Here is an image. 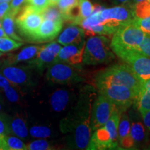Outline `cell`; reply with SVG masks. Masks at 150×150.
Masks as SVG:
<instances>
[{"label": "cell", "instance_id": "1", "mask_svg": "<svg viewBox=\"0 0 150 150\" xmlns=\"http://www.w3.org/2000/svg\"><path fill=\"white\" fill-rule=\"evenodd\" d=\"M146 33L134 21L118 28L114 33L110 46L113 53L122 57L125 54L138 48Z\"/></svg>", "mask_w": 150, "mask_h": 150}, {"label": "cell", "instance_id": "2", "mask_svg": "<svg viewBox=\"0 0 150 150\" xmlns=\"http://www.w3.org/2000/svg\"><path fill=\"white\" fill-rule=\"evenodd\" d=\"M96 86L100 84H117L127 86L139 93L142 83L127 64L115 65L99 72L95 77Z\"/></svg>", "mask_w": 150, "mask_h": 150}, {"label": "cell", "instance_id": "3", "mask_svg": "<svg viewBox=\"0 0 150 150\" xmlns=\"http://www.w3.org/2000/svg\"><path fill=\"white\" fill-rule=\"evenodd\" d=\"M110 43L109 40L103 35L89 38L85 45L83 63L86 65H95L112 61L115 56Z\"/></svg>", "mask_w": 150, "mask_h": 150}, {"label": "cell", "instance_id": "4", "mask_svg": "<svg viewBox=\"0 0 150 150\" xmlns=\"http://www.w3.org/2000/svg\"><path fill=\"white\" fill-rule=\"evenodd\" d=\"M101 95H104L121 112H125L134 103L138 93L127 86L117 84H100L96 86Z\"/></svg>", "mask_w": 150, "mask_h": 150}, {"label": "cell", "instance_id": "5", "mask_svg": "<svg viewBox=\"0 0 150 150\" xmlns=\"http://www.w3.org/2000/svg\"><path fill=\"white\" fill-rule=\"evenodd\" d=\"M47 78L52 83L63 85L76 84L83 80L74 65L59 62H55L48 67Z\"/></svg>", "mask_w": 150, "mask_h": 150}, {"label": "cell", "instance_id": "6", "mask_svg": "<svg viewBox=\"0 0 150 150\" xmlns=\"http://www.w3.org/2000/svg\"><path fill=\"white\" fill-rule=\"evenodd\" d=\"M21 10V13L16 18V25L22 34L31 38L43 21L42 14L29 4Z\"/></svg>", "mask_w": 150, "mask_h": 150}, {"label": "cell", "instance_id": "7", "mask_svg": "<svg viewBox=\"0 0 150 150\" xmlns=\"http://www.w3.org/2000/svg\"><path fill=\"white\" fill-rule=\"evenodd\" d=\"M102 23L110 27L118 29L121 26L131 23L136 20L131 6H117L100 11Z\"/></svg>", "mask_w": 150, "mask_h": 150}, {"label": "cell", "instance_id": "8", "mask_svg": "<svg viewBox=\"0 0 150 150\" xmlns=\"http://www.w3.org/2000/svg\"><path fill=\"white\" fill-rule=\"evenodd\" d=\"M116 107L110 99L99 95L93 103L91 108V127L92 131L104 126Z\"/></svg>", "mask_w": 150, "mask_h": 150}, {"label": "cell", "instance_id": "9", "mask_svg": "<svg viewBox=\"0 0 150 150\" xmlns=\"http://www.w3.org/2000/svg\"><path fill=\"white\" fill-rule=\"evenodd\" d=\"M141 81L150 79V57L138 50H133L121 58Z\"/></svg>", "mask_w": 150, "mask_h": 150}, {"label": "cell", "instance_id": "10", "mask_svg": "<svg viewBox=\"0 0 150 150\" xmlns=\"http://www.w3.org/2000/svg\"><path fill=\"white\" fill-rule=\"evenodd\" d=\"M61 46L59 42H52L42 46L36 56L29 62L30 65L36 67L38 70H43L46 67L54 63Z\"/></svg>", "mask_w": 150, "mask_h": 150}, {"label": "cell", "instance_id": "11", "mask_svg": "<svg viewBox=\"0 0 150 150\" xmlns=\"http://www.w3.org/2000/svg\"><path fill=\"white\" fill-rule=\"evenodd\" d=\"M86 42L83 45H69L62 47L56 56L55 62L79 65L83 63V57Z\"/></svg>", "mask_w": 150, "mask_h": 150}, {"label": "cell", "instance_id": "12", "mask_svg": "<svg viewBox=\"0 0 150 150\" xmlns=\"http://www.w3.org/2000/svg\"><path fill=\"white\" fill-rule=\"evenodd\" d=\"M63 27V21L43 20L31 40L34 42H47L54 40L61 32Z\"/></svg>", "mask_w": 150, "mask_h": 150}, {"label": "cell", "instance_id": "13", "mask_svg": "<svg viewBox=\"0 0 150 150\" xmlns=\"http://www.w3.org/2000/svg\"><path fill=\"white\" fill-rule=\"evenodd\" d=\"M117 146L112 142L109 132L104 126H103L95 131L86 149L103 150L117 149Z\"/></svg>", "mask_w": 150, "mask_h": 150}, {"label": "cell", "instance_id": "14", "mask_svg": "<svg viewBox=\"0 0 150 150\" xmlns=\"http://www.w3.org/2000/svg\"><path fill=\"white\" fill-rule=\"evenodd\" d=\"M85 34L82 28L76 24H71L59 35L57 42L62 45H83L85 43Z\"/></svg>", "mask_w": 150, "mask_h": 150}, {"label": "cell", "instance_id": "15", "mask_svg": "<svg viewBox=\"0 0 150 150\" xmlns=\"http://www.w3.org/2000/svg\"><path fill=\"white\" fill-rule=\"evenodd\" d=\"M1 74L15 87L26 84L29 81V74L24 67L13 66V65H4Z\"/></svg>", "mask_w": 150, "mask_h": 150}, {"label": "cell", "instance_id": "16", "mask_svg": "<svg viewBox=\"0 0 150 150\" xmlns=\"http://www.w3.org/2000/svg\"><path fill=\"white\" fill-rule=\"evenodd\" d=\"M42 46L31 45L22 49L17 54H11L4 62V65H15L16 63L30 61L36 56Z\"/></svg>", "mask_w": 150, "mask_h": 150}, {"label": "cell", "instance_id": "17", "mask_svg": "<svg viewBox=\"0 0 150 150\" xmlns=\"http://www.w3.org/2000/svg\"><path fill=\"white\" fill-rule=\"evenodd\" d=\"M70 95L67 91L63 89L56 90L50 97V105L54 111L62 112L67 108L70 102Z\"/></svg>", "mask_w": 150, "mask_h": 150}, {"label": "cell", "instance_id": "18", "mask_svg": "<svg viewBox=\"0 0 150 150\" xmlns=\"http://www.w3.org/2000/svg\"><path fill=\"white\" fill-rule=\"evenodd\" d=\"M17 15L9 10L1 20V27L6 35L11 38L22 42V39L16 32V18Z\"/></svg>", "mask_w": 150, "mask_h": 150}, {"label": "cell", "instance_id": "19", "mask_svg": "<svg viewBox=\"0 0 150 150\" xmlns=\"http://www.w3.org/2000/svg\"><path fill=\"white\" fill-rule=\"evenodd\" d=\"M10 133L15 136L21 138L25 139L27 138L28 129L26 124L25 120L22 116L16 115L12 120H10Z\"/></svg>", "mask_w": 150, "mask_h": 150}, {"label": "cell", "instance_id": "20", "mask_svg": "<svg viewBox=\"0 0 150 150\" xmlns=\"http://www.w3.org/2000/svg\"><path fill=\"white\" fill-rule=\"evenodd\" d=\"M122 112H121L117 108H115L113 111H112L111 115H110V117L108 118V120L104 125L105 128L107 129L108 132H109L112 142L118 147H119V144H118L117 138V128Z\"/></svg>", "mask_w": 150, "mask_h": 150}, {"label": "cell", "instance_id": "21", "mask_svg": "<svg viewBox=\"0 0 150 150\" xmlns=\"http://www.w3.org/2000/svg\"><path fill=\"white\" fill-rule=\"evenodd\" d=\"M136 103L137 108L142 115L150 110V90L146 89L142 86L137 96Z\"/></svg>", "mask_w": 150, "mask_h": 150}, {"label": "cell", "instance_id": "22", "mask_svg": "<svg viewBox=\"0 0 150 150\" xmlns=\"http://www.w3.org/2000/svg\"><path fill=\"white\" fill-rule=\"evenodd\" d=\"M130 134L134 140L136 145L145 141L147 138V132L145 126L140 122L132 123L131 125Z\"/></svg>", "mask_w": 150, "mask_h": 150}, {"label": "cell", "instance_id": "23", "mask_svg": "<svg viewBox=\"0 0 150 150\" xmlns=\"http://www.w3.org/2000/svg\"><path fill=\"white\" fill-rule=\"evenodd\" d=\"M131 6L136 19H143L150 16V0H143Z\"/></svg>", "mask_w": 150, "mask_h": 150}, {"label": "cell", "instance_id": "24", "mask_svg": "<svg viewBox=\"0 0 150 150\" xmlns=\"http://www.w3.org/2000/svg\"><path fill=\"white\" fill-rule=\"evenodd\" d=\"M10 120L6 115H0V150H6L5 137L11 134Z\"/></svg>", "mask_w": 150, "mask_h": 150}, {"label": "cell", "instance_id": "25", "mask_svg": "<svg viewBox=\"0 0 150 150\" xmlns=\"http://www.w3.org/2000/svg\"><path fill=\"white\" fill-rule=\"evenodd\" d=\"M22 45V42L17 41L8 36L0 38V51L4 53L15 51Z\"/></svg>", "mask_w": 150, "mask_h": 150}, {"label": "cell", "instance_id": "26", "mask_svg": "<svg viewBox=\"0 0 150 150\" xmlns=\"http://www.w3.org/2000/svg\"><path fill=\"white\" fill-rule=\"evenodd\" d=\"M131 122L129 116L122 112L121 114L120 119L119 125L117 128V138L118 141L122 138L126 136L127 135L130 134Z\"/></svg>", "mask_w": 150, "mask_h": 150}, {"label": "cell", "instance_id": "27", "mask_svg": "<svg viewBox=\"0 0 150 150\" xmlns=\"http://www.w3.org/2000/svg\"><path fill=\"white\" fill-rule=\"evenodd\" d=\"M43 20H51L54 21H63V16L57 6L49 5L41 12Z\"/></svg>", "mask_w": 150, "mask_h": 150}, {"label": "cell", "instance_id": "28", "mask_svg": "<svg viewBox=\"0 0 150 150\" xmlns=\"http://www.w3.org/2000/svg\"><path fill=\"white\" fill-rule=\"evenodd\" d=\"M5 143L6 150L27 149V145L24 143L21 138L10 136V134L5 137Z\"/></svg>", "mask_w": 150, "mask_h": 150}, {"label": "cell", "instance_id": "29", "mask_svg": "<svg viewBox=\"0 0 150 150\" xmlns=\"http://www.w3.org/2000/svg\"><path fill=\"white\" fill-rule=\"evenodd\" d=\"M79 8L81 20L91 16L94 11V6L89 0H79Z\"/></svg>", "mask_w": 150, "mask_h": 150}, {"label": "cell", "instance_id": "30", "mask_svg": "<svg viewBox=\"0 0 150 150\" xmlns=\"http://www.w3.org/2000/svg\"><path fill=\"white\" fill-rule=\"evenodd\" d=\"M30 135L38 138H48L52 134L50 128L45 126H33L30 129Z\"/></svg>", "mask_w": 150, "mask_h": 150}, {"label": "cell", "instance_id": "31", "mask_svg": "<svg viewBox=\"0 0 150 150\" xmlns=\"http://www.w3.org/2000/svg\"><path fill=\"white\" fill-rule=\"evenodd\" d=\"M79 4V0H59L57 7L61 11L63 19L72 8Z\"/></svg>", "mask_w": 150, "mask_h": 150}, {"label": "cell", "instance_id": "32", "mask_svg": "<svg viewBox=\"0 0 150 150\" xmlns=\"http://www.w3.org/2000/svg\"><path fill=\"white\" fill-rule=\"evenodd\" d=\"M54 149L53 146L44 139L34 140L27 145V149L29 150H51Z\"/></svg>", "mask_w": 150, "mask_h": 150}, {"label": "cell", "instance_id": "33", "mask_svg": "<svg viewBox=\"0 0 150 150\" xmlns=\"http://www.w3.org/2000/svg\"><path fill=\"white\" fill-rule=\"evenodd\" d=\"M14 88L15 86L11 85L3 88L6 97L11 102H17L19 99V95Z\"/></svg>", "mask_w": 150, "mask_h": 150}, {"label": "cell", "instance_id": "34", "mask_svg": "<svg viewBox=\"0 0 150 150\" xmlns=\"http://www.w3.org/2000/svg\"><path fill=\"white\" fill-rule=\"evenodd\" d=\"M27 4H29L36 10L42 11L50 5L49 0H27Z\"/></svg>", "mask_w": 150, "mask_h": 150}, {"label": "cell", "instance_id": "35", "mask_svg": "<svg viewBox=\"0 0 150 150\" xmlns=\"http://www.w3.org/2000/svg\"><path fill=\"white\" fill-rule=\"evenodd\" d=\"M138 50L142 54L150 57V35L145 34V36L144 37Z\"/></svg>", "mask_w": 150, "mask_h": 150}, {"label": "cell", "instance_id": "36", "mask_svg": "<svg viewBox=\"0 0 150 150\" xmlns=\"http://www.w3.org/2000/svg\"><path fill=\"white\" fill-rule=\"evenodd\" d=\"M134 22L146 34L150 35V16L143 19H136Z\"/></svg>", "mask_w": 150, "mask_h": 150}, {"label": "cell", "instance_id": "37", "mask_svg": "<svg viewBox=\"0 0 150 150\" xmlns=\"http://www.w3.org/2000/svg\"><path fill=\"white\" fill-rule=\"evenodd\" d=\"M118 144L124 149H134L136 147V143H135L134 140L133 139L132 136L130 134L127 135L124 138H122L118 141Z\"/></svg>", "mask_w": 150, "mask_h": 150}, {"label": "cell", "instance_id": "38", "mask_svg": "<svg viewBox=\"0 0 150 150\" xmlns=\"http://www.w3.org/2000/svg\"><path fill=\"white\" fill-rule=\"evenodd\" d=\"M27 2V0H11L10 3V11L18 16L23 5Z\"/></svg>", "mask_w": 150, "mask_h": 150}, {"label": "cell", "instance_id": "39", "mask_svg": "<svg viewBox=\"0 0 150 150\" xmlns=\"http://www.w3.org/2000/svg\"><path fill=\"white\" fill-rule=\"evenodd\" d=\"M10 10V4L9 2L0 3V20H2L4 16Z\"/></svg>", "mask_w": 150, "mask_h": 150}, {"label": "cell", "instance_id": "40", "mask_svg": "<svg viewBox=\"0 0 150 150\" xmlns=\"http://www.w3.org/2000/svg\"><path fill=\"white\" fill-rule=\"evenodd\" d=\"M11 85H12V84L9 82V81L2 74L0 73V88L3 89L4 88L7 87V86H11Z\"/></svg>", "mask_w": 150, "mask_h": 150}, {"label": "cell", "instance_id": "41", "mask_svg": "<svg viewBox=\"0 0 150 150\" xmlns=\"http://www.w3.org/2000/svg\"><path fill=\"white\" fill-rule=\"evenodd\" d=\"M142 116V120H143L144 125H145V127L150 131V110L146 112L145 113H144Z\"/></svg>", "mask_w": 150, "mask_h": 150}, {"label": "cell", "instance_id": "42", "mask_svg": "<svg viewBox=\"0 0 150 150\" xmlns=\"http://www.w3.org/2000/svg\"><path fill=\"white\" fill-rule=\"evenodd\" d=\"M142 86L143 88H145L146 89L150 90V79L147 81H145L142 82Z\"/></svg>", "mask_w": 150, "mask_h": 150}, {"label": "cell", "instance_id": "43", "mask_svg": "<svg viewBox=\"0 0 150 150\" xmlns=\"http://www.w3.org/2000/svg\"><path fill=\"white\" fill-rule=\"evenodd\" d=\"M131 0H113L114 4H126L127 2H129Z\"/></svg>", "mask_w": 150, "mask_h": 150}, {"label": "cell", "instance_id": "44", "mask_svg": "<svg viewBox=\"0 0 150 150\" xmlns=\"http://www.w3.org/2000/svg\"><path fill=\"white\" fill-rule=\"evenodd\" d=\"M59 0H49V3H50V5L51 6H55L57 4Z\"/></svg>", "mask_w": 150, "mask_h": 150}, {"label": "cell", "instance_id": "45", "mask_svg": "<svg viewBox=\"0 0 150 150\" xmlns=\"http://www.w3.org/2000/svg\"><path fill=\"white\" fill-rule=\"evenodd\" d=\"M5 36H6V35L2 27H0V38L5 37Z\"/></svg>", "mask_w": 150, "mask_h": 150}, {"label": "cell", "instance_id": "46", "mask_svg": "<svg viewBox=\"0 0 150 150\" xmlns=\"http://www.w3.org/2000/svg\"><path fill=\"white\" fill-rule=\"evenodd\" d=\"M143 1V0H131V5H134L136 3H138L139 2V1Z\"/></svg>", "mask_w": 150, "mask_h": 150}, {"label": "cell", "instance_id": "47", "mask_svg": "<svg viewBox=\"0 0 150 150\" xmlns=\"http://www.w3.org/2000/svg\"><path fill=\"white\" fill-rule=\"evenodd\" d=\"M11 1V0H0V3H3V2H9L10 3Z\"/></svg>", "mask_w": 150, "mask_h": 150}, {"label": "cell", "instance_id": "48", "mask_svg": "<svg viewBox=\"0 0 150 150\" xmlns=\"http://www.w3.org/2000/svg\"><path fill=\"white\" fill-rule=\"evenodd\" d=\"M3 55H4V52H2L0 51V58H1V56H2Z\"/></svg>", "mask_w": 150, "mask_h": 150}, {"label": "cell", "instance_id": "49", "mask_svg": "<svg viewBox=\"0 0 150 150\" xmlns=\"http://www.w3.org/2000/svg\"><path fill=\"white\" fill-rule=\"evenodd\" d=\"M1 23H2L1 22V20H0V27H1Z\"/></svg>", "mask_w": 150, "mask_h": 150}, {"label": "cell", "instance_id": "50", "mask_svg": "<svg viewBox=\"0 0 150 150\" xmlns=\"http://www.w3.org/2000/svg\"><path fill=\"white\" fill-rule=\"evenodd\" d=\"M1 104H0V111H1Z\"/></svg>", "mask_w": 150, "mask_h": 150}]
</instances>
